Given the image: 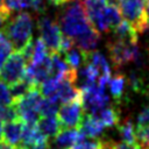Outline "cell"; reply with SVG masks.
<instances>
[{
	"label": "cell",
	"mask_w": 149,
	"mask_h": 149,
	"mask_svg": "<svg viewBox=\"0 0 149 149\" xmlns=\"http://www.w3.org/2000/svg\"><path fill=\"white\" fill-rule=\"evenodd\" d=\"M92 27L80 0H70L64 5L59 16V29L62 33L74 41L83 33Z\"/></svg>",
	"instance_id": "cell-1"
},
{
	"label": "cell",
	"mask_w": 149,
	"mask_h": 149,
	"mask_svg": "<svg viewBox=\"0 0 149 149\" xmlns=\"http://www.w3.org/2000/svg\"><path fill=\"white\" fill-rule=\"evenodd\" d=\"M34 21L29 13H19L12 19H8L7 24L3 28V33L12 42L13 48L20 51L33 37Z\"/></svg>",
	"instance_id": "cell-2"
},
{
	"label": "cell",
	"mask_w": 149,
	"mask_h": 149,
	"mask_svg": "<svg viewBox=\"0 0 149 149\" xmlns=\"http://www.w3.org/2000/svg\"><path fill=\"white\" fill-rule=\"evenodd\" d=\"M41 99L42 94L38 86H34L24 95L13 101V105L17 112V118L23 123H36L38 121V105Z\"/></svg>",
	"instance_id": "cell-3"
},
{
	"label": "cell",
	"mask_w": 149,
	"mask_h": 149,
	"mask_svg": "<svg viewBox=\"0 0 149 149\" xmlns=\"http://www.w3.org/2000/svg\"><path fill=\"white\" fill-rule=\"evenodd\" d=\"M80 90V100L84 107V111H87L88 114H93L97 111L109 105L111 98L106 94L105 87L99 86L97 83L93 85L84 86Z\"/></svg>",
	"instance_id": "cell-4"
},
{
	"label": "cell",
	"mask_w": 149,
	"mask_h": 149,
	"mask_svg": "<svg viewBox=\"0 0 149 149\" xmlns=\"http://www.w3.org/2000/svg\"><path fill=\"white\" fill-rule=\"evenodd\" d=\"M107 49L113 65L115 69H120L125 64L133 62V58L140 48L137 47V42H126L116 38L115 41L108 42Z\"/></svg>",
	"instance_id": "cell-5"
},
{
	"label": "cell",
	"mask_w": 149,
	"mask_h": 149,
	"mask_svg": "<svg viewBox=\"0 0 149 149\" xmlns=\"http://www.w3.org/2000/svg\"><path fill=\"white\" fill-rule=\"evenodd\" d=\"M26 72V61L20 51L12 52L0 70V80L12 85L23 78Z\"/></svg>",
	"instance_id": "cell-6"
},
{
	"label": "cell",
	"mask_w": 149,
	"mask_h": 149,
	"mask_svg": "<svg viewBox=\"0 0 149 149\" xmlns=\"http://www.w3.org/2000/svg\"><path fill=\"white\" fill-rule=\"evenodd\" d=\"M58 121L61 126L65 128H78L85 111L81 105L80 98L74 99L69 102H64L59 108H58Z\"/></svg>",
	"instance_id": "cell-7"
},
{
	"label": "cell",
	"mask_w": 149,
	"mask_h": 149,
	"mask_svg": "<svg viewBox=\"0 0 149 149\" xmlns=\"http://www.w3.org/2000/svg\"><path fill=\"white\" fill-rule=\"evenodd\" d=\"M144 2L146 0H118V8L123 20L128 21L139 33L144 21Z\"/></svg>",
	"instance_id": "cell-8"
},
{
	"label": "cell",
	"mask_w": 149,
	"mask_h": 149,
	"mask_svg": "<svg viewBox=\"0 0 149 149\" xmlns=\"http://www.w3.org/2000/svg\"><path fill=\"white\" fill-rule=\"evenodd\" d=\"M37 27L41 34L40 38L44 42L50 52H58L62 33L57 23L47 16H42L38 19Z\"/></svg>",
	"instance_id": "cell-9"
},
{
	"label": "cell",
	"mask_w": 149,
	"mask_h": 149,
	"mask_svg": "<svg viewBox=\"0 0 149 149\" xmlns=\"http://www.w3.org/2000/svg\"><path fill=\"white\" fill-rule=\"evenodd\" d=\"M22 127H23V122L20 119L5 122V125L2 126V137L1 139L6 143L14 146L19 149V144H20L21 135H22Z\"/></svg>",
	"instance_id": "cell-10"
},
{
	"label": "cell",
	"mask_w": 149,
	"mask_h": 149,
	"mask_svg": "<svg viewBox=\"0 0 149 149\" xmlns=\"http://www.w3.org/2000/svg\"><path fill=\"white\" fill-rule=\"evenodd\" d=\"M104 126L91 114H84L79 126H78V130L85 135L86 137H91V139H98L104 133Z\"/></svg>",
	"instance_id": "cell-11"
},
{
	"label": "cell",
	"mask_w": 149,
	"mask_h": 149,
	"mask_svg": "<svg viewBox=\"0 0 149 149\" xmlns=\"http://www.w3.org/2000/svg\"><path fill=\"white\" fill-rule=\"evenodd\" d=\"M80 136L81 133L78 130V128L61 129L55 136V146L57 149H71Z\"/></svg>",
	"instance_id": "cell-12"
},
{
	"label": "cell",
	"mask_w": 149,
	"mask_h": 149,
	"mask_svg": "<svg viewBox=\"0 0 149 149\" xmlns=\"http://www.w3.org/2000/svg\"><path fill=\"white\" fill-rule=\"evenodd\" d=\"M86 59L85 63L91 64L99 73V77H106L109 78L111 77V66L106 59V57L99 52V51H90V52H85Z\"/></svg>",
	"instance_id": "cell-13"
},
{
	"label": "cell",
	"mask_w": 149,
	"mask_h": 149,
	"mask_svg": "<svg viewBox=\"0 0 149 149\" xmlns=\"http://www.w3.org/2000/svg\"><path fill=\"white\" fill-rule=\"evenodd\" d=\"M92 116H94L104 127H114L118 126V123L120 122V111L119 108L114 107V106H106L99 111H97L95 113L91 114Z\"/></svg>",
	"instance_id": "cell-14"
},
{
	"label": "cell",
	"mask_w": 149,
	"mask_h": 149,
	"mask_svg": "<svg viewBox=\"0 0 149 149\" xmlns=\"http://www.w3.org/2000/svg\"><path fill=\"white\" fill-rule=\"evenodd\" d=\"M99 38H100L99 33L93 27H91L88 30H86L80 36H78L73 42H74V45L80 50H83L84 52H90L95 49V47L98 45Z\"/></svg>",
	"instance_id": "cell-15"
},
{
	"label": "cell",
	"mask_w": 149,
	"mask_h": 149,
	"mask_svg": "<svg viewBox=\"0 0 149 149\" xmlns=\"http://www.w3.org/2000/svg\"><path fill=\"white\" fill-rule=\"evenodd\" d=\"M73 69H71L65 59L58 52H51L50 55V76L57 78H64Z\"/></svg>",
	"instance_id": "cell-16"
},
{
	"label": "cell",
	"mask_w": 149,
	"mask_h": 149,
	"mask_svg": "<svg viewBox=\"0 0 149 149\" xmlns=\"http://www.w3.org/2000/svg\"><path fill=\"white\" fill-rule=\"evenodd\" d=\"M36 126H37L38 130L47 139L55 137L62 128V126L56 116H42L41 119H38Z\"/></svg>",
	"instance_id": "cell-17"
},
{
	"label": "cell",
	"mask_w": 149,
	"mask_h": 149,
	"mask_svg": "<svg viewBox=\"0 0 149 149\" xmlns=\"http://www.w3.org/2000/svg\"><path fill=\"white\" fill-rule=\"evenodd\" d=\"M107 85H108V88H109L112 97L118 102H120L123 99V94H125V90H126V85H127L126 76L118 73L113 77H109Z\"/></svg>",
	"instance_id": "cell-18"
},
{
	"label": "cell",
	"mask_w": 149,
	"mask_h": 149,
	"mask_svg": "<svg viewBox=\"0 0 149 149\" xmlns=\"http://www.w3.org/2000/svg\"><path fill=\"white\" fill-rule=\"evenodd\" d=\"M114 35L118 40L126 41V42H137V33L135 28L126 20L122 19V21L113 29Z\"/></svg>",
	"instance_id": "cell-19"
},
{
	"label": "cell",
	"mask_w": 149,
	"mask_h": 149,
	"mask_svg": "<svg viewBox=\"0 0 149 149\" xmlns=\"http://www.w3.org/2000/svg\"><path fill=\"white\" fill-rule=\"evenodd\" d=\"M64 55V59L68 63V65L73 69V70H78L79 68H81L85 64V52L83 50H80L79 48H77L76 45H73L71 49H69Z\"/></svg>",
	"instance_id": "cell-20"
},
{
	"label": "cell",
	"mask_w": 149,
	"mask_h": 149,
	"mask_svg": "<svg viewBox=\"0 0 149 149\" xmlns=\"http://www.w3.org/2000/svg\"><path fill=\"white\" fill-rule=\"evenodd\" d=\"M59 78L54 77V76H49L47 79H44L40 85H38V90L41 92V94L45 98H50V99H55L57 91H58V86H59ZM58 101V100H57ZM59 102V101H58Z\"/></svg>",
	"instance_id": "cell-21"
},
{
	"label": "cell",
	"mask_w": 149,
	"mask_h": 149,
	"mask_svg": "<svg viewBox=\"0 0 149 149\" xmlns=\"http://www.w3.org/2000/svg\"><path fill=\"white\" fill-rule=\"evenodd\" d=\"M47 56H48V48L44 44V42L41 38H36L35 41H33V50H31V57L29 63L38 64L42 61H44Z\"/></svg>",
	"instance_id": "cell-22"
},
{
	"label": "cell",
	"mask_w": 149,
	"mask_h": 149,
	"mask_svg": "<svg viewBox=\"0 0 149 149\" xmlns=\"http://www.w3.org/2000/svg\"><path fill=\"white\" fill-rule=\"evenodd\" d=\"M118 128H119V134L123 142L129 144L135 143V128L130 119H126L121 123L119 122Z\"/></svg>",
	"instance_id": "cell-23"
},
{
	"label": "cell",
	"mask_w": 149,
	"mask_h": 149,
	"mask_svg": "<svg viewBox=\"0 0 149 149\" xmlns=\"http://www.w3.org/2000/svg\"><path fill=\"white\" fill-rule=\"evenodd\" d=\"M58 104L59 102L55 99H50V98L41 99L38 105V114L41 116H56L59 108Z\"/></svg>",
	"instance_id": "cell-24"
},
{
	"label": "cell",
	"mask_w": 149,
	"mask_h": 149,
	"mask_svg": "<svg viewBox=\"0 0 149 149\" xmlns=\"http://www.w3.org/2000/svg\"><path fill=\"white\" fill-rule=\"evenodd\" d=\"M13 49L14 48L12 45V42L7 37V35L3 31H0V70L8 56L13 52Z\"/></svg>",
	"instance_id": "cell-25"
},
{
	"label": "cell",
	"mask_w": 149,
	"mask_h": 149,
	"mask_svg": "<svg viewBox=\"0 0 149 149\" xmlns=\"http://www.w3.org/2000/svg\"><path fill=\"white\" fill-rule=\"evenodd\" d=\"M31 87H34V86L30 85V84H29L27 80H24L23 78L20 79L19 81L12 84L10 87H9V92H10V95H12V98H13V101L16 100V99H19V98H21L22 95H24Z\"/></svg>",
	"instance_id": "cell-26"
},
{
	"label": "cell",
	"mask_w": 149,
	"mask_h": 149,
	"mask_svg": "<svg viewBox=\"0 0 149 149\" xmlns=\"http://www.w3.org/2000/svg\"><path fill=\"white\" fill-rule=\"evenodd\" d=\"M101 148V140L86 137L81 134L78 141L72 146L71 149H100Z\"/></svg>",
	"instance_id": "cell-27"
},
{
	"label": "cell",
	"mask_w": 149,
	"mask_h": 149,
	"mask_svg": "<svg viewBox=\"0 0 149 149\" xmlns=\"http://www.w3.org/2000/svg\"><path fill=\"white\" fill-rule=\"evenodd\" d=\"M135 144L139 149H149V126L136 127L135 129Z\"/></svg>",
	"instance_id": "cell-28"
},
{
	"label": "cell",
	"mask_w": 149,
	"mask_h": 149,
	"mask_svg": "<svg viewBox=\"0 0 149 149\" xmlns=\"http://www.w3.org/2000/svg\"><path fill=\"white\" fill-rule=\"evenodd\" d=\"M0 119L2 120V122H8V121H13L19 119L17 118V112L15 106L13 105V102L10 105H6L0 107Z\"/></svg>",
	"instance_id": "cell-29"
},
{
	"label": "cell",
	"mask_w": 149,
	"mask_h": 149,
	"mask_svg": "<svg viewBox=\"0 0 149 149\" xmlns=\"http://www.w3.org/2000/svg\"><path fill=\"white\" fill-rule=\"evenodd\" d=\"M12 102H13V98L10 95L7 84H5L3 81L0 80V107L10 105Z\"/></svg>",
	"instance_id": "cell-30"
},
{
	"label": "cell",
	"mask_w": 149,
	"mask_h": 149,
	"mask_svg": "<svg viewBox=\"0 0 149 149\" xmlns=\"http://www.w3.org/2000/svg\"><path fill=\"white\" fill-rule=\"evenodd\" d=\"M22 8H31L37 13L44 12L45 2L44 0H21Z\"/></svg>",
	"instance_id": "cell-31"
},
{
	"label": "cell",
	"mask_w": 149,
	"mask_h": 149,
	"mask_svg": "<svg viewBox=\"0 0 149 149\" xmlns=\"http://www.w3.org/2000/svg\"><path fill=\"white\" fill-rule=\"evenodd\" d=\"M149 126V106L144 107L136 118V127H148Z\"/></svg>",
	"instance_id": "cell-32"
},
{
	"label": "cell",
	"mask_w": 149,
	"mask_h": 149,
	"mask_svg": "<svg viewBox=\"0 0 149 149\" xmlns=\"http://www.w3.org/2000/svg\"><path fill=\"white\" fill-rule=\"evenodd\" d=\"M5 7L9 10V12H14V10H20L22 9V2L21 0H3Z\"/></svg>",
	"instance_id": "cell-33"
},
{
	"label": "cell",
	"mask_w": 149,
	"mask_h": 149,
	"mask_svg": "<svg viewBox=\"0 0 149 149\" xmlns=\"http://www.w3.org/2000/svg\"><path fill=\"white\" fill-rule=\"evenodd\" d=\"M0 14H3V15H7V16H10V12L5 7L3 0H0Z\"/></svg>",
	"instance_id": "cell-34"
},
{
	"label": "cell",
	"mask_w": 149,
	"mask_h": 149,
	"mask_svg": "<svg viewBox=\"0 0 149 149\" xmlns=\"http://www.w3.org/2000/svg\"><path fill=\"white\" fill-rule=\"evenodd\" d=\"M142 94H144V95L148 97V99H149V76H148L147 79H146V85H144V88H143Z\"/></svg>",
	"instance_id": "cell-35"
},
{
	"label": "cell",
	"mask_w": 149,
	"mask_h": 149,
	"mask_svg": "<svg viewBox=\"0 0 149 149\" xmlns=\"http://www.w3.org/2000/svg\"><path fill=\"white\" fill-rule=\"evenodd\" d=\"M144 19L149 21V0H146L144 2Z\"/></svg>",
	"instance_id": "cell-36"
},
{
	"label": "cell",
	"mask_w": 149,
	"mask_h": 149,
	"mask_svg": "<svg viewBox=\"0 0 149 149\" xmlns=\"http://www.w3.org/2000/svg\"><path fill=\"white\" fill-rule=\"evenodd\" d=\"M0 149H17L14 146H10L8 143H6L5 141H0Z\"/></svg>",
	"instance_id": "cell-37"
},
{
	"label": "cell",
	"mask_w": 149,
	"mask_h": 149,
	"mask_svg": "<svg viewBox=\"0 0 149 149\" xmlns=\"http://www.w3.org/2000/svg\"><path fill=\"white\" fill-rule=\"evenodd\" d=\"M2 126H3V123H2V120L0 119V141H1V137H2Z\"/></svg>",
	"instance_id": "cell-38"
}]
</instances>
